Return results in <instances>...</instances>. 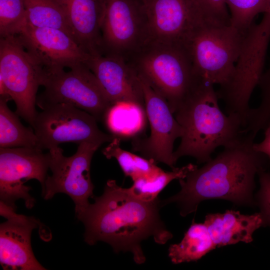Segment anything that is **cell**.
I'll return each instance as SVG.
<instances>
[{"label": "cell", "mask_w": 270, "mask_h": 270, "mask_svg": "<svg viewBox=\"0 0 270 270\" xmlns=\"http://www.w3.org/2000/svg\"><path fill=\"white\" fill-rule=\"evenodd\" d=\"M137 76L144 94L150 134L148 136L133 138L132 150L146 158L164 163L173 169L176 164L173 156L174 144L178 138H182L184 129L165 98L143 78Z\"/></svg>", "instance_id": "4fadbf2b"}, {"label": "cell", "mask_w": 270, "mask_h": 270, "mask_svg": "<svg viewBox=\"0 0 270 270\" xmlns=\"http://www.w3.org/2000/svg\"><path fill=\"white\" fill-rule=\"evenodd\" d=\"M214 86L196 77L192 90L174 114L184 129L180 144L173 154L176 162L190 156L198 164H204L216 148L232 144L244 134L242 118L226 114L220 110Z\"/></svg>", "instance_id": "3957f363"}, {"label": "cell", "mask_w": 270, "mask_h": 270, "mask_svg": "<svg viewBox=\"0 0 270 270\" xmlns=\"http://www.w3.org/2000/svg\"><path fill=\"white\" fill-rule=\"evenodd\" d=\"M260 188L256 194V206H258L264 222V226L270 227V172L266 169L258 174Z\"/></svg>", "instance_id": "83f0119b"}, {"label": "cell", "mask_w": 270, "mask_h": 270, "mask_svg": "<svg viewBox=\"0 0 270 270\" xmlns=\"http://www.w3.org/2000/svg\"><path fill=\"white\" fill-rule=\"evenodd\" d=\"M10 100L8 96H0V148H37L34 132L24 126L18 114L10 109Z\"/></svg>", "instance_id": "44dd1931"}, {"label": "cell", "mask_w": 270, "mask_h": 270, "mask_svg": "<svg viewBox=\"0 0 270 270\" xmlns=\"http://www.w3.org/2000/svg\"><path fill=\"white\" fill-rule=\"evenodd\" d=\"M143 1L148 20V42L184 47L199 27L208 23H219L198 0Z\"/></svg>", "instance_id": "8fae6325"}, {"label": "cell", "mask_w": 270, "mask_h": 270, "mask_svg": "<svg viewBox=\"0 0 270 270\" xmlns=\"http://www.w3.org/2000/svg\"><path fill=\"white\" fill-rule=\"evenodd\" d=\"M243 38L230 24L210 22L199 27L184 46L194 76L220 88L226 86L234 74Z\"/></svg>", "instance_id": "5b68a950"}, {"label": "cell", "mask_w": 270, "mask_h": 270, "mask_svg": "<svg viewBox=\"0 0 270 270\" xmlns=\"http://www.w3.org/2000/svg\"><path fill=\"white\" fill-rule=\"evenodd\" d=\"M264 13L270 15V0H268L266 9Z\"/></svg>", "instance_id": "4dcf8cb0"}, {"label": "cell", "mask_w": 270, "mask_h": 270, "mask_svg": "<svg viewBox=\"0 0 270 270\" xmlns=\"http://www.w3.org/2000/svg\"><path fill=\"white\" fill-rule=\"evenodd\" d=\"M102 54L126 60L149 41L143 0H104L101 26Z\"/></svg>", "instance_id": "30bf717a"}, {"label": "cell", "mask_w": 270, "mask_h": 270, "mask_svg": "<svg viewBox=\"0 0 270 270\" xmlns=\"http://www.w3.org/2000/svg\"><path fill=\"white\" fill-rule=\"evenodd\" d=\"M0 202V214L7 220L0 225V264L4 270H44L31 246V234L40 225L34 216L18 214Z\"/></svg>", "instance_id": "9a60e30c"}, {"label": "cell", "mask_w": 270, "mask_h": 270, "mask_svg": "<svg viewBox=\"0 0 270 270\" xmlns=\"http://www.w3.org/2000/svg\"><path fill=\"white\" fill-rule=\"evenodd\" d=\"M146 108L136 104L120 102L110 106L103 121L115 137L132 138L144 130L147 119Z\"/></svg>", "instance_id": "d6986e66"}, {"label": "cell", "mask_w": 270, "mask_h": 270, "mask_svg": "<svg viewBox=\"0 0 270 270\" xmlns=\"http://www.w3.org/2000/svg\"><path fill=\"white\" fill-rule=\"evenodd\" d=\"M200 4L217 22L224 24H230V16L226 0H198Z\"/></svg>", "instance_id": "f1b7e54d"}, {"label": "cell", "mask_w": 270, "mask_h": 270, "mask_svg": "<svg viewBox=\"0 0 270 270\" xmlns=\"http://www.w3.org/2000/svg\"><path fill=\"white\" fill-rule=\"evenodd\" d=\"M75 42L87 54H102L101 26L104 0H55Z\"/></svg>", "instance_id": "e0dca14e"}, {"label": "cell", "mask_w": 270, "mask_h": 270, "mask_svg": "<svg viewBox=\"0 0 270 270\" xmlns=\"http://www.w3.org/2000/svg\"><path fill=\"white\" fill-rule=\"evenodd\" d=\"M198 166L189 164L181 168H174L172 171L162 170L150 178H142L133 181L128 190L135 196L144 201H152L158 198L159 194L172 180L184 178Z\"/></svg>", "instance_id": "cb8c5ba5"}, {"label": "cell", "mask_w": 270, "mask_h": 270, "mask_svg": "<svg viewBox=\"0 0 270 270\" xmlns=\"http://www.w3.org/2000/svg\"><path fill=\"white\" fill-rule=\"evenodd\" d=\"M216 248L204 223L192 222L180 242L172 244L168 255L174 264L196 261Z\"/></svg>", "instance_id": "ffe728a7"}, {"label": "cell", "mask_w": 270, "mask_h": 270, "mask_svg": "<svg viewBox=\"0 0 270 270\" xmlns=\"http://www.w3.org/2000/svg\"><path fill=\"white\" fill-rule=\"evenodd\" d=\"M101 146L98 142H81L76 153L68 157L64 155L59 146L49 150V168L52 174L46 180L42 190L44 198L50 200L57 193L67 194L73 200L78 218L89 205V198L94 197L90 164L94 152Z\"/></svg>", "instance_id": "ba28073f"}, {"label": "cell", "mask_w": 270, "mask_h": 270, "mask_svg": "<svg viewBox=\"0 0 270 270\" xmlns=\"http://www.w3.org/2000/svg\"><path fill=\"white\" fill-rule=\"evenodd\" d=\"M120 142V138L114 137L102 150V153L107 159L115 158L126 176L130 178L134 181L140 178L154 176L163 170L153 160L122 148Z\"/></svg>", "instance_id": "7402d4cb"}, {"label": "cell", "mask_w": 270, "mask_h": 270, "mask_svg": "<svg viewBox=\"0 0 270 270\" xmlns=\"http://www.w3.org/2000/svg\"><path fill=\"white\" fill-rule=\"evenodd\" d=\"M44 91L36 98L42 109L46 106L67 104L84 110L98 120H103L112 104L98 80L84 63L66 72L46 70L42 80Z\"/></svg>", "instance_id": "52a82bcc"}, {"label": "cell", "mask_w": 270, "mask_h": 270, "mask_svg": "<svg viewBox=\"0 0 270 270\" xmlns=\"http://www.w3.org/2000/svg\"><path fill=\"white\" fill-rule=\"evenodd\" d=\"M84 64L98 80L112 105L128 102L145 108L137 74L122 58L112 54H89Z\"/></svg>", "instance_id": "2e32d148"}, {"label": "cell", "mask_w": 270, "mask_h": 270, "mask_svg": "<svg viewBox=\"0 0 270 270\" xmlns=\"http://www.w3.org/2000/svg\"><path fill=\"white\" fill-rule=\"evenodd\" d=\"M255 137L244 134L202 167L178 180L180 191L161 201L162 206L175 202L180 215L185 216L196 212L202 202L211 199L226 200L240 206H256L255 177L265 169L267 156L254 148Z\"/></svg>", "instance_id": "7a4b0ae2"}, {"label": "cell", "mask_w": 270, "mask_h": 270, "mask_svg": "<svg viewBox=\"0 0 270 270\" xmlns=\"http://www.w3.org/2000/svg\"><path fill=\"white\" fill-rule=\"evenodd\" d=\"M23 2L28 24L37 28L59 29L74 39L64 12L55 0H23Z\"/></svg>", "instance_id": "603a6c76"}, {"label": "cell", "mask_w": 270, "mask_h": 270, "mask_svg": "<svg viewBox=\"0 0 270 270\" xmlns=\"http://www.w3.org/2000/svg\"><path fill=\"white\" fill-rule=\"evenodd\" d=\"M264 136L258 143H254V148L270 158V123L265 128Z\"/></svg>", "instance_id": "f546056e"}, {"label": "cell", "mask_w": 270, "mask_h": 270, "mask_svg": "<svg viewBox=\"0 0 270 270\" xmlns=\"http://www.w3.org/2000/svg\"><path fill=\"white\" fill-rule=\"evenodd\" d=\"M42 110L38 112L32 126L37 137V148L42 150L69 142L102 144L115 137L102 132L93 116L71 104H52Z\"/></svg>", "instance_id": "9c48e42d"}, {"label": "cell", "mask_w": 270, "mask_h": 270, "mask_svg": "<svg viewBox=\"0 0 270 270\" xmlns=\"http://www.w3.org/2000/svg\"><path fill=\"white\" fill-rule=\"evenodd\" d=\"M49 164L48 152L36 147L0 148V201L16 210V202L22 199L27 208H32L36 200L30 194L31 188L24 184L36 179L42 190Z\"/></svg>", "instance_id": "7c38bea8"}, {"label": "cell", "mask_w": 270, "mask_h": 270, "mask_svg": "<svg viewBox=\"0 0 270 270\" xmlns=\"http://www.w3.org/2000/svg\"><path fill=\"white\" fill-rule=\"evenodd\" d=\"M126 62L165 98L174 114L196 82L183 46L148 42Z\"/></svg>", "instance_id": "277c9868"}, {"label": "cell", "mask_w": 270, "mask_h": 270, "mask_svg": "<svg viewBox=\"0 0 270 270\" xmlns=\"http://www.w3.org/2000/svg\"><path fill=\"white\" fill-rule=\"evenodd\" d=\"M17 36L46 70L70 68L85 63L89 55L69 34L59 29L27 24Z\"/></svg>", "instance_id": "5bb4252c"}, {"label": "cell", "mask_w": 270, "mask_h": 270, "mask_svg": "<svg viewBox=\"0 0 270 270\" xmlns=\"http://www.w3.org/2000/svg\"><path fill=\"white\" fill-rule=\"evenodd\" d=\"M27 24L23 0H0V38L18 36Z\"/></svg>", "instance_id": "484cf974"}, {"label": "cell", "mask_w": 270, "mask_h": 270, "mask_svg": "<svg viewBox=\"0 0 270 270\" xmlns=\"http://www.w3.org/2000/svg\"><path fill=\"white\" fill-rule=\"evenodd\" d=\"M258 85L261 90V101L257 108L252 109L251 114L256 122L266 125L270 122V66L262 74Z\"/></svg>", "instance_id": "4316f807"}, {"label": "cell", "mask_w": 270, "mask_h": 270, "mask_svg": "<svg viewBox=\"0 0 270 270\" xmlns=\"http://www.w3.org/2000/svg\"><path fill=\"white\" fill-rule=\"evenodd\" d=\"M44 68L17 36L0 39V96H8L16 112L32 127L37 114V92Z\"/></svg>", "instance_id": "8992f818"}, {"label": "cell", "mask_w": 270, "mask_h": 270, "mask_svg": "<svg viewBox=\"0 0 270 270\" xmlns=\"http://www.w3.org/2000/svg\"><path fill=\"white\" fill-rule=\"evenodd\" d=\"M93 198L94 202L78 218L85 226L84 241L90 246L104 242L116 252H131L135 262L142 264L146 261L142 240L152 236L163 244L172 237L160 218L158 198L142 200L109 180L102 194Z\"/></svg>", "instance_id": "6da1fadb"}, {"label": "cell", "mask_w": 270, "mask_h": 270, "mask_svg": "<svg viewBox=\"0 0 270 270\" xmlns=\"http://www.w3.org/2000/svg\"><path fill=\"white\" fill-rule=\"evenodd\" d=\"M230 10V25L244 36L254 18L266 10L268 0H226Z\"/></svg>", "instance_id": "d4e9b609"}, {"label": "cell", "mask_w": 270, "mask_h": 270, "mask_svg": "<svg viewBox=\"0 0 270 270\" xmlns=\"http://www.w3.org/2000/svg\"><path fill=\"white\" fill-rule=\"evenodd\" d=\"M204 224L216 248L240 242H251L254 232L264 226L260 212L244 214L234 210H226L222 214H208Z\"/></svg>", "instance_id": "ac0fdd59"}]
</instances>
